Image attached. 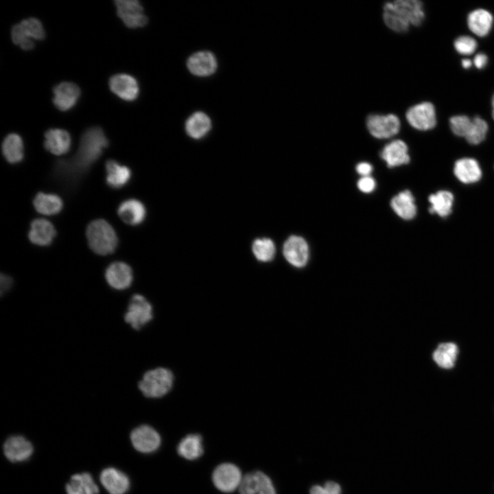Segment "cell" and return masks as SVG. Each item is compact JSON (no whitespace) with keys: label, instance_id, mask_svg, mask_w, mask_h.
I'll return each mask as SVG.
<instances>
[{"label":"cell","instance_id":"6da1fadb","mask_svg":"<svg viewBox=\"0 0 494 494\" xmlns=\"http://www.w3.org/2000/svg\"><path fill=\"white\" fill-rule=\"evenodd\" d=\"M383 19L391 30L404 33L410 25L419 26L425 20L424 5L419 0H396L384 5Z\"/></svg>","mask_w":494,"mask_h":494},{"label":"cell","instance_id":"7a4b0ae2","mask_svg":"<svg viewBox=\"0 0 494 494\" xmlns=\"http://www.w3.org/2000/svg\"><path fill=\"white\" fill-rule=\"evenodd\" d=\"M108 145V140L99 126L87 128L82 133L78 150L71 160L59 161V166L67 169L86 170L102 155Z\"/></svg>","mask_w":494,"mask_h":494},{"label":"cell","instance_id":"3957f363","mask_svg":"<svg viewBox=\"0 0 494 494\" xmlns=\"http://www.w3.org/2000/svg\"><path fill=\"white\" fill-rule=\"evenodd\" d=\"M86 237L91 249L100 255L113 253L117 245L115 230L102 219L93 220L88 225Z\"/></svg>","mask_w":494,"mask_h":494},{"label":"cell","instance_id":"277c9868","mask_svg":"<svg viewBox=\"0 0 494 494\" xmlns=\"http://www.w3.org/2000/svg\"><path fill=\"white\" fill-rule=\"evenodd\" d=\"M174 384V375L165 368H156L145 373L138 387L148 398H160L167 394Z\"/></svg>","mask_w":494,"mask_h":494},{"label":"cell","instance_id":"5b68a950","mask_svg":"<svg viewBox=\"0 0 494 494\" xmlns=\"http://www.w3.org/2000/svg\"><path fill=\"white\" fill-rule=\"evenodd\" d=\"M405 118L410 126L419 131L432 130L437 124L436 108L428 101L410 106L405 113Z\"/></svg>","mask_w":494,"mask_h":494},{"label":"cell","instance_id":"8992f818","mask_svg":"<svg viewBox=\"0 0 494 494\" xmlns=\"http://www.w3.org/2000/svg\"><path fill=\"white\" fill-rule=\"evenodd\" d=\"M153 318L151 303L141 294H135L130 299L124 320L136 330L141 329Z\"/></svg>","mask_w":494,"mask_h":494},{"label":"cell","instance_id":"52a82bcc","mask_svg":"<svg viewBox=\"0 0 494 494\" xmlns=\"http://www.w3.org/2000/svg\"><path fill=\"white\" fill-rule=\"evenodd\" d=\"M370 134L377 139H388L395 136L401 128L399 118L395 114H371L366 120Z\"/></svg>","mask_w":494,"mask_h":494},{"label":"cell","instance_id":"ba28073f","mask_svg":"<svg viewBox=\"0 0 494 494\" xmlns=\"http://www.w3.org/2000/svg\"><path fill=\"white\" fill-rule=\"evenodd\" d=\"M242 478L239 467L229 462L218 465L212 474L213 484L224 493H231L239 488Z\"/></svg>","mask_w":494,"mask_h":494},{"label":"cell","instance_id":"9c48e42d","mask_svg":"<svg viewBox=\"0 0 494 494\" xmlns=\"http://www.w3.org/2000/svg\"><path fill=\"white\" fill-rule=\"evenodd\" d=\"M117 16L130 28L141 27L148 23L143 8L137 0H115Z\"/></svg>","mask_w":494,"mask_h":494},{"label":"cell","instance_id":"30bf717a","mask_svg":"<svg viewBox=\"0 0 494 494\" xmlns=\"http://www.w3.org/2000/svg\"><path fill=\"white\" fill-rule=\"evenodd\" d=\"M130 440L134 449L144 454L155 451L161 445L159 434L148 425L134 428L130 434Z\"/></svg>","mask_w":494,"mask_h":494},{"label":"cell","instance_id":"8fae6325","mask_svg":"<svg viewBox=\"0 0 494 494\" xmlns=\"http://www.w3.org/2000/svg\"><path fill=\"white\" fill-rule=\"evenodd\" d=\"M283 254L285 259L293 266H305L309 258V247L306 241L301 237L292 235L285 242Z\"/></svg>","mask_w":494,"mask_h":494},{"label":"cell","instance_id":"7c38bea8","mask_svg":"<svg viewBox=\"0 0 494 494\" xmlns=\"http://www.w3.org/2000/svg\"><path fill=\"white\" fill-rule=\"evenodd\" d=\"M53 93L54 106L60 110L67 111L75 105L81 91L75 83L62 82L53 88Z\"/></svg>","mask_w":494,"mask_h":494},{"label":"cell","instance_id":"4fadbf2b","mask_svg":"<svg viewBox=\"0 0 494 494\" xmlns=\"http://www.w3.org/2000/svg\"><path fill=\"white\" fill-rule=\"evenodd\" d=\"M108 84L111 91L122 99L133 101L138 97V82L129 74H115L110 78Z\"/></svg>","mask_w":494,"mask_h":494},{"label":"cell","instance_id":"5bb4252c","mask_svg":"<svg viewBox=\"0 0 494 494\" xmlns=\"http://www.w3.org/2000/svg\"><path fill=\"white\" fill-rule=\"evenodd\" d=\"M494 23L492 13L484 8H476L471 10L467 16V25L470 32L480 38L487 36Z\"/></svg>","mask_w":494,"mask_h":494},{"label":"cell","instance_id":"9a60e30c","mask_svg":"<svg viewBox=\"0 0 494 494\" xmlns=\"http://www.w3.org/2000/svg\"><path fill=\"white\" fill-rule=\"evenodd\" d=\"M33 451L32 443L22 436H10L3 445V452L5 457L13 462L28 460Z\"/></svg>","mask_w":494,"mask_h":494},{"label":"cell","instance_id":"2e32d148","mask_svg":"<svg viewBox=\"0 0 494 494\" xmlns=\"http://www.w3.org/2000/svg\"><path fill=\"white\" fill-rule=\"evenodd\" d=\"M105 278L111 287L124 290L129 287L132 282V271L127 263L114 262L106 268Z\"/></svg>","mask_w":494,"mask_h":494},{"label":"cell","instance_id":"e0dca14e","mask_svg":"<svg viewBox=\"0 0 494 494\" xmlns=\"http://www.w3.org/2000/svg\"><path fill=\"white\" fill-rule=\"evenodd\" d=\"M99 479L109 494H125L130 486L126 474L114 467H107L102 470Z\"/></svg>","mask_w":494,"mask_h":494},{"label":"cell","instance_id":"ac0fdd59","mask_svg":"<svg viewBox=\"0 0 494 494\" xmlns=\"http://www.w3.org/2000/svg\"><path fill=\"white\" fill-rule=\"evenodd\" d=\"M380 156L388 167L405 165L410 161L408 145L400 139L394 140L385 145Z\"/></svg>","mask_w":494,"mask_h":494},{"label":"cell","instance_id":"d6986e66","mask_svg":"<svg viewBox=\"0 0 494 494\" xmlns=\"http://www.w3.org/2000/svg\"><path fill=\"white\" fill-rule=\"evenodd\" d=\"M455 176L462 183H477L482 178V169L478 162L473 158L464 157L457 160L454 165Z\"/></svg>","mask_w":494,"mask_h":494},{"label":"cell","instance_id":"ffe728a7","mask_svg":"<svg viewBox=\"0 0 494 494\" xmlns=\"http://www.w3.org/2000/svg\"><path fill=\"white\" fill-rule=\"evenodd\" d=\"M71 144V136L64 129L51 128L45 133L44 147L53 154H66L69 150Z\"/></svg>","mask_w":494,"mask_h":494},{"label":"cell","instance_id":"44dd1931","mask_svg":"<svg viewBox=\"0 0 494 494\" xmlns=\"http://www.w3.org/2000/svg\"><path fill=\"white\" fill-rule=\"evenodd\" d=\"M187 67L190 72L196 75L208 76L215 71L217 61L211 52L199 51L189 57Z\"/></svg>","mask_w":494,"mask_h":494},{"label":"cell","instance_id":"7402d4cb","mask_svg":"<svg viewBox=\"0 0 494 494\" xmlns=\"http://www.w3.org/2000/svg\"><path fill=\"white\" fill-rule=\"evenodd\" d=\"M28 233L30 242L38 246L49 245L56 235L53 224L45 219H35Z\"/></svg>","mask_w":494,"mask_h":494},{"label":"cell","instance_id":"603a6c76","mask_svg":"<svg viewBox=\"0 0 494 494\" xmlns=\"http://www.w3.org/2000/svg\"><path fill=\"white\" fill-rule=\"evenodd\" d=\"M458 353V346L456 343L442 342L433 351L432 359L438 367L448 370L455 366Z\"/></svg>","mask_w":494,"mask_h":494},{"label":"cell","instance_id":"cb8c5ba5","mask_svg":"<svg viewBox=\"0 0 494 494\" xmlns=\"http://www.w3.org/2000/svg\"><path fill=\"white\" fill-rule=\"evenodd\" d=\"M117 213L126 224L137 225L143 221L146 212L143 203L135 199H129L121 203Z\"/></svg>","mask_w":494,"mask_h":494},{"label":"cell","instance_id":"d4e9b609","mask_svg":"<svg viewBox=\"0 0 494 494\" xmlns=\"http://www.w3.org/2000/svg\"><path fill=\"white\" fill-rule=\"evenodd\" d=\"M393 211L402 219L412 220L416 215V206L414 198L409 190L399 192L390 202Z\"/></svg>","mask_w":494,"mask_h":494},{"label":"cell","instance_id":"484cf974","mask_svg":"<svg viewBox=\"0 0 494 494\" xmlns=\"http://www.w3.org/2000/svg\"><path fill=\"white\" fill-rule=\"evenodd\" d=\"M67 494H98L99 488L90 473L84 472L71 477L66 485Z\"/></svg>","mask_w":494,"mask_h":494},{"label":"cell","instance_id":"4316f807","mask_svg":"<svg viewBox=\"0 0 494 494\" xmlns=\"http://www.w3.org/2000/svg\"><path fill=\"white\" fill-rule=\"evenodd\" d=\"M202 438L200 434H191L181 439L177 447L178 454L183 458L193 460L203 454Z\"/></svg>","mask_w":494,"mask_h":494},{"label":"cell","instance_id":"83f0119b","mask_svg":"<svg viewBox=\"0 0 494 494\" xmlns=\"http://www.w3.org/2000/svg\"><path fill=\"white\" fill-rule=\"evenodd\" d=\"M106 183L113 188H121L129 181L131 177L130 169L119 164L114 160L106 163Z\"/></svg>","mask_w":494,"mask_h":494},{"label":"cell","instance_id":"f1b7e54d","mask_svg":"<svg viewBox=\"0 0 494 494\" xmlns=\"http://www.w3.org/2000/svg\"><path fill=\"white\" fill-rule=\"evenodd\" d=\"M454 200L452 193L446 190H441L431 194L428 198L431 204L429 208L430 213L437 214L441 217H447L451 213Z\"/></svg>","mask_w":494,"mask_h":494},{"label":"cell","instance_id":"f546056e","mask_svg":"<svg viewBox=\"0 0 494 494\" xmlns=\"http://www.w3.org/2000/svg\"><path fill=\"white\" fill-rule=\"evenodd\" d=\"M211 128L209 117L202 112L191 115L186 121L185 129L187 134L196 139L204 137Z\"/></svg>","mask_w":494,"mask_h":494},{"label":"cell","instance_id":"4dcf8cb0","mask_svg":"<svg viewBox=\"0 0 494 494\" xmlns=\"http://www.w3.org/2000/svg\"><path fill=\"white\" fill-rule=\"evenodd\" d=\"M2 152L5 158L10 163H16L23 158V143L21 137L16 133L8 134L2 143Z\"/></svg>","mask_w":494,"mask_h":494},{"label":"cell","instance_id":"1f68e13d","mask_svg":"<svg viewBox=\"0 0 494 494\" xmlns=\"http://www.w3.org/2000/svg\"><path fill=\"white\" fill-rule=\"evenodd\" d=\"M33 204L38 213L48 215L59 213L62 207V202L59 196L42 192L36 194Z\"/></svg>","mask_w":494,"mask_h":494},{"label":"cell","instance_id":"d6a6232c","mask_svg":"<svg viewBox=\"0 0 494 494\" xmlns=\"http://www.w3.org/2000/svg\"><path fill=\"white\" fill-rule=\"evenodd\" d=\"M488 132L489 124L487 121L480 116L477 115L471 119L470 128L464 139L471 145H479L485 140Z\"/></svg>","mask_w":494,"mask_h":494},{"label":"cell","instance_id":"836d02e7","mask_svg":"<svg viewBox=\"0 0 494 494\" xmlns=\"http://www.w3.org/2000/svg\"><path fill=\"white\" fill-rule=\"evenodd\" d=\"M252 251L259 261L269 262L274 257L276 247L273 241L270 238H257L252 242Z\"/></svg>","mask_w":494,"mask_h":494},{"label":"cell","instance_id":"e575fe53","mask_svg":"<svg viewBox=\"0 0 494 494\" xmlns=\"http://www.w3.org/2000/svg\"><path fill=\"white\" fill-rule=\"evenodd\" d=\"M19 25L23 34L30 39L43 40L45 32L42 23L35 17H29L22 20Z\"/></svg>","mask_w":494,"mask_h":494},{"label":"cell","instance_id":"d590c367","mask_svg":"<svg viewBox=\"0 0 494 494\" xmlns=\"http://www.w3.org/2000/svg\"><path fill=\"white\" fill-rule=\"evenodd\" d=\"M453 45L458 54L466 57L473 54L478 46L474 37L465 34L456 37L454 40Z\"/></svg>","mask_w":494,"mask_h":494},{"label":"cell","instance_id":"8d00e7d4","mask_svg":"<svg viewBox=\"0 0 494 494\" xmlns=\"http://www.w3.org/2000/svg\"><path fill=\"white\" fill-rule=\"evenodd\" d=\"M471 119L467 115H455L449 119V125L452 133L459 137L464 138L471 126Z\"/></svg>","mask_w":494,"mask_h":494},{"label":"cell","instance_id":"74e56055","mask_svg":"<svg viewBox=\"0 0 494 494\" xmlns=\"http://www.w3.org/2000/svg\"><path fill=\"white\" fill-rule=\"evenodd\" d=\"M258 482L257 471L246 474L239 486V494H257Z\"/></svg>","mask_w":494,"mask_h":494},{"label":"cell","instance_id":"f35d334b","mask_svg":"<svg viewBox=\"0 0 494 494\" xmlns=\"http://www.w3.org/2000/svg\"><path fill=\"white\" fill-rule=\"evenodd\" d=\"M11 38L13 43L20 46L24 50H30L34 47V43L32 39L27 38L22 32L19 23L15 24L11 29Z\"/></svg>","mask_w":494,"mask_h":494},{"label":"cell","instance_id":"ab89813d","mask_svg":"<svg viewBox=\"0 0 494 494\" xmlns=\"http://www.w3.org/2000/svg\"><path fill=\"white\" fill-rule=\"evenodd\" d=\"M257 471L259 481L257 494H277L271 479L264 473Z\"/></svg>","mask_w":494,"mask_h":494},{"label":"cell","instance_id":"60d3db41","mask_svg":"<svg viewBox=\"0 0 494 494\" xmlns=\"http://www.w3.org/2000/svg\"><path fill=\"white\" fill-rule=\"evenodd\" d=\"M375 181L371 176L362 177L357 182L358 189L364 193H370L375 188Z\"/></svg>","mask_w":494,"mask_h":494},{"label":"cell","instance_id":"b9f144b4","mask_svg":"<svg viewBox=\"0 0 494 494\" xmlns=\"http://www.w3.org/2000/svg\"><path fill=\"white\" fill-rule=\"evenodd\" d=\"M473 66L478 69H484L489 62V58L487 55L483 52L477 53L473 60Z\"/></svg>","mask_w":494,"mask_h":494},{"label":"cell","instance_id":"7bdbcfd3","mask_svg":"<svg viewBox=\"0 0 494 494\" xmlns=\"http://www.w3.org/2000/svg\"><path fill=\"white\" fill-rule=\"evenodd\" d=\"M357 172L362 177L369 176L373 171V166L366 162H362L356 166Z\"/></svg>","mask_w":494,"mask_h":494},{"label":"cell","instance_id":"ee69618b","mask_svg":"<svg viewBox=\"0 0 494 494\" xmlns=\"http://www.w3.org/2000/svg\"><path fill=\"white\" fill-rule=\"evenodd\" d=\"M324 488L327 494H342L340 485L334 481L326 482Z\"/></svg>","mask_w":494,"mask_h":494},{"label":"cell","instance_id":"f6af8a7d","mask_svg":"<svg viewBox=\"0 0 494 494\" xmlns=\"http://www.w3.org/2000/svg\"><path fill=\"white\" fill-rule=\"evenodd\" d=\"M1 294L2 295L3 292L8 291L10 287L12 285V279L10 277L4 274H1Z\"/></svg>","mask_w":494,"mask_h":494},{"label":"cell","instance_id":"bcb514c9","mask_svg":"<svg viewBox=\"0 0 494 494\" xmlns=\"http://www.w3.org/2000/svg\"><path fill=\"white\" fill-rule=\"evenodd\" d=\"M310 494H327L324 486L320 485H314L310 488Z\"/></svg>","mask_w":494,"mask_h":494},{"label":"cell","instance_id":"7dc6e473","mask_svg":"<svg viewBox=\"0 0 494 494\" xmlns=\"http://www.w3.org/2000/svg\"><path fill=\"white\" fill-rule=\"evenodd\" d=\"M461 66L464 69H469L473 66V61L467 57L464 58L461 60Z\"/></svg>","mask_w":494,"mask_h":494},{"label":"cell","instance_id":"c3c4849f","mask_svg":"<svg viewBox=\"0 0 494 494\" xmlns=\"http://www.w3.org/2000/svg\"><path fill=\"white\" fill-rule=\"evenodd\" d=\"M491 117L494 121V93H493L492 97H491Z\"/></svg>","mask_w":494,"mask_h":494}]
</instances>
